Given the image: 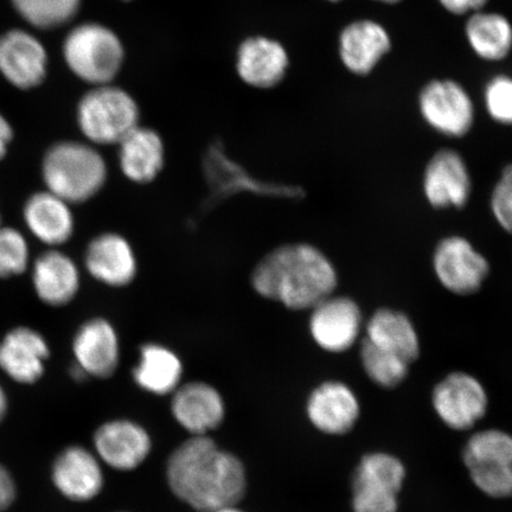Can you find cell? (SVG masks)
<instances>
[{"label": "cell", "mask_w": 512, "mask_h": 512, "mask_svg": "<svg viewBox=\"0 0 512 512\" xmlns=\"http://www.w3.org/2000/svg\"><path fill=\"white\" fill-rule=\"evenodd\" d=\"M364 339L375 347L398 355L409 364L418 361L421 343L418 330L406 313L381 307L364 324Z\"/></svg>", "instance_id": "cell-24"}, {"label": "cell", "mask_w": 512, "mask_h": 512, "mask_svg": "<svg viewBox=\"0 0 512 512\" xmlns=\"http://www.w3.org/2000/svg\"><path fill=\"white\" fill-rule=\"evenodd\" d=\"M364 324L360 306L349 297L332 294L310 310L312 341L330 354H343L354 348L361 339Z\"/></svg>", "instance_id": "cell-11"}, {"label": "cell", "mask_w": 512, "mask_h": 512, "mask_svg": "<svg viewBox=\"0 0 512 512\" xmlns=\"http://www.w3.org/2000/svg\"><path fill=\"white\" fill-rule=\"evenodd\" d=\"M360 358L364 373L377 387L394 389L407 380L412 364L398 355L375 347L362 338Z\"/></svg>", "instance_id": "cell-30"}, {"label": "cell", "mask_w": 512, "mask_h": 512, "mask_svg": "<svg viewBox=\"0 0 512 512\" xmlns=\"http://www.w3.org/2000/svg\"><path fill=\"white\" fill-rule=\"evenodd\" d=\"M50 355L46 339L30 328L11 330L0 341V369L21 384L40 381Z\"/></svg>", "instance_id": "cell-22"}, {"label": "cell", "mask_w": 512, "mask_h": 512, "mask_svg": "<svg viewBox=\"0 0 512 512\" xmlns=\"http://www.w3.org/2000/svg\"><path fill=\"white\" fill-rule=\"evenodd\" d=\"M484 105L489 117L495 123L512 126V78L497 75L484 88Z\"/></svg>", "instance_id": "cell-33"}, {"label": "cell", "mask_w": 512, "mask_h": 512, "mask_svg": "<svg viewBox=\"0 0 512 512\" xmlns=\"http://www.w3.org/2000/svg\"><path fill=\"white\" fill-rule=\"evenodd\" d=\"M305 411L317 431L330 437H342L354 430L360 420L361 403L347 383L329 380L312 389Z\"/></svg>", "instance_id": "cell-13"}, {"label": "cell", "mask_w": 512, "mask_h": 512, "mask_svg": "<svg viewBox=\"0 0 512 512\" xmlns=\"http://www.w3.org/2000/svg\"><path fill=\"white\" fill-rule=\"evenodd\" d=\"M8 409V396H6L4 388L0 386V424H2V421L5 419L6 413H8Z\"/></svg>", "instance_id": "cell-39"}, {"label": "cell", "mask_w": 512, "mask_h": 512, "mask_svg": "<svg viewBox=\"0 0 512 512\" xmlns=\"http://www.w3.org/2000/svg\"><path fill=\"white\" fill-rule=\"evenodd\" d=\"M435 278L448 292L472 296L483 287L490 274V262L464 236L452 235L434 249Z\"/></svg>", "instance_id": "cell-10"}, {"label": "cell", "mask_w": 512, "mask_h": 512, "mask_svg": "<svg viewBox=\"0 0 512 512\" xmlns=\"http://www.w3.org/2000/svg\"><path fill=\"white\" fill-rule=\"evenodd\" d=\"M78 124L92 145H118L140 125L138 102L113 83L94 86L79 102Z\"/></svg>", "instance_id": "cell-5"}, {"label": "cell", "mask_w": 512, "mask_h": 512, "mask_svg": "<svg viewBox=\"0 0 512 512\" xmlns=\"http://www.w3.org/2000/svg\"><path fill=\"white\" fill-rule=\"evenodd\" d=\"M203 174L209 188L207 208L217 206L226 198L241 192L284 198H303L305 195V191L296 185L264 182L253 177L227 156L221 142H215L208 147L203 157Z\"/></svg>", "instance_id": "cell-7"}, {"label": "cell", "mask_w": 512, "mask_h": 512, "mask_svg": "<svg viewBox=\"0 0 512 512\" xmlns=\"http://www.w3.org/2000/svg\"><path fill=\"white\" fill-rule=\"evenodd\" d=\"M11 3L25 22L42 30L72 22L81 6V0H11Z\"/></svg>", "instance_id": "cell-31"}, {"label": "cell", "mask_w": 512, "mask_h": 512, "mask_svg": "<svg viewBox=\"0 0 512 512\" xmlns=\"http://www.w3.org/2000/svg\"><path fill=\"white\" fill-rule=\"evenodd\" d=\"M48 55L34 35L10 30L0 36V73L19 89L40 86L46 79Z\"/></svg>", "instance_id": "cell-20"}, {"label": "cell", "mask_w": 512, "mask_h": 512, "mask_svg": "<svg viewBox=\"0 0 512 512\" xmlns=\"http://www.w3.org/2000/svg\"><path fill=\"white\" fill-rule=\"evenodd\" d=\"M239 78L256 89L280 85L290 68V55L279 41L267 36H251L242 41L236 53Z\"/></svg>", "instance_id": "cell-19"}, {"label": "cell", "mask_w": 512, "mask_h": 512, "mask_svg": "<svg viewBox=\"0 0 512 512\" xmlns=\"http://www.w3.org/2000/svg\"><path fill=\"white\" fill-rule=\"evenodd\" d=\"M93 445L101 463L120 472L137 470L150 457L153 446L146 428L128 419H115L99 426Z\"/></svg>", "instance_id": "cell-12"}, {"label": "cell", "mask_w": 512, "mask_h": 512, "mask_svg": "<svg viewBox=\"0 0 512 512\" xmlns=\"http://www.w3.org/2000/svg\"><path fill=\"white\" fill-rule=\"evenodd\" d=\"M438 3L454 16H470L484 10L489 0H438Z\"/></svg>", "instance_id": "cell-36"}, {"label": "cell", "mask_w": 512, "mask_h": 512, "mask_svg": "<svg viewBox=\"0 0 512 512\" xmlns=\"http://www.w3.org/2000/svg\"><path fill=\"white\" fill-rule=\"evenodd\" d=\"M260 297L292 311H310L335 294L338 274L331 260L310 243L296 242L267 253L251 275Z\"/></svg>", "instance_id": "cell-2"}, {"label": "cell", "mask_w": 512, "mask_h": 512, "mask_svg": "<svg viewBox=\"0 0 512 512\" xmlns=\"http://www.w3.org/2000/svg\"><path fill=\"white\" fill-rule=\"evenodd\" d=\"M422 191L435 209L464 208L470 201L472 178L463 156L452 149L435 152L426 165Z\"/></svg>", "instance_id": "cell-14"}, {"label": "cell", "mask_w": 512, "mask_h": 512, "mask_svg": "<svg viewBox=\"0 0 512 512\" xmlns=\"http://www.w3.org/2000/svg\"><path fill=\"white\" fill-rule=\"evenodd\" d=\"M29 247L24 236L10 227H0V278L15 277L27 270Z\"/></svg>", "instance_id": "cell-32"}, {"label": "cell", "mask_w": 512, "mask_h": 512, "mask_svg": "<svg viewBox=\"0 0 512 512\" xmlns=\"http://www.w3.org/2000/svg\"><path fill=\"white\" fill-rule=\"evenodd\" d=\"M390 49L392 37L374 19H357L345 25L338 37V54L345 69L357 76L374 72Z\"/></svg>", "instance_id": "cell-18"}, {"label": "cell", "mask_w": 512, "mask_h": 512, "mask_svg": "<svg viewBox=\"0 0 512 512\" xmlns=\"http://www.w3.org/2000/svg\"><path fill=\"white\" fill-rule=\"evenodd\" d=\"M465 36L473 53L484 61H503L512 51V23L498 12L482 10L467 17Z\"/></svg>", "instance_id": "cell-28"}, {"label": "cell", "mask_w": 512, "mask_h": 512, "mask_svg": "<svg viewBox=\"0 0 512 512\" xmlns=\"http://www.w3.org/2000/svg\"><path fill=\"white\" fill-rule=\"evenodd\" d=\"M171 396V414L191 437L210 435L219 430L226 419L222 394L207 382L182 383Z\"/></svg>", "instance_id": "cell-16"}, {"label": "cell", "mask_w": 512, "mask_h": 512, "mask_svg": "<svg viewBox=\"0 0 512 512\" xmlns=\"http://www.w3.org/2000/svg\"><path fill=\"white\" fill-rule=\"evenodd\" d=\"M326 2L338 3V2H342V0H326Z\"/></svg>", "instance_id": "cell-43"}, {"label": "cell", "mask_w": 512, "mask_h": 512, "mask_svg": "<svg viewBox=\"0 0 512 512\" xmlns=\"http://www.w3.org/2000/svg\"><path fill=\"white\" fill-rule=\"evenodd\" d=\"M101 460L88 448L73 445L64 450L51 466V480L57 491L75 503L91 502L105 486Z\"/></svg>", "instance_id": "cell-15"}, {"label": "cell", "mask_w": 512, "mask_h": 512, "mask_svg": "<svg viewBox=\"0 0 512 512\" xmlns=\"http://www.w3.org/2000/svg\"><path fill=\"white\" fill-rule=\"evenodd\" d=\"M118 162L121 174L128 181L145 185L155 182L165 165V145L153 128L139 125L121 140Z\"/></svg>", "instance_id": "cell-23"}, {"label": "cell", "mask_w": 512, "mask_h": 512, "mask_svg": "<svg viewBox=\"0 0 512 512\" xmlns=\"http://www.w3.org/2000/svg\"><path fill=\"white\" fill-rule=\"evenodd\" d=\"M374 2L387 4V5H394V4H399L400 2H402V0H374Z\"/></svg>", "instance_id": "cell-42"}, {"label": "cell", "mask_w": 512, "mask_h": 512, "mask_svg": "<svg viewBox=\"0 0 512 512\" xmlns=\"http://www.w3.org/2000/svg\"><path fill=\"white\" fill-rule=\"evenodd\" d=\"M67 66L79 79L93 86L112 83L125 62V47L111 28L100 23L75 27L63 43Z\"/></svg>", "instance_id": "cell-4"}, {"label": "cell", "mask_w": 512, "mask_h": 512, "mask_svg": "<svg viewBox=\"0 0 512 512\" xmlns=\"http://www.w3.org/2000/svg\"><path fill=\"white\" fill-rule=\"evenodd\" d=\"M490 207L499 227L512 234V184L502 175L492 190Z\"/></svg>", "instance_id": "cell-35"}, {"label": "cell", "mask_w": 512, "mask_h": 512, "mask_svg": "<svg viewBox=\"0 0 512 512\" xmlns=\"http://www.w3.org/2000/svg\"><path fill=\"white\" fill-rule=\"evenodd\" d=\"M124 2H130V0H124Z\"/></svg>", "instance_id": "cell-44"}, {"label": "cell", "mask_w": 512, "mask_h": 512, "mask_svg": "<svg viewBox=\"0 0 512 512\" xmlns=\"http://www.w3.org/2000/svg\"><path fill=\"white\" fill-rule=\"evenodd\" d=\"M48 191L69 204L85 203L105 187L108 166L92 144L62 142L51 146L43 159Z\"/></svg>", "instance_id": "cell-3"}, {"label": "cell", "mask_w": 512, "mask_h": 512, "mask_svg": "<svg viewBox=\"0 0 512 512\" xmlns=\"http://www.w3.org/2000/svg\"><path fill=\"white\" fill-rule=\"evenodd\" d=\"M17 488L11 473L0 464V512L8 510L14 504Z\"/></svg>", "instance_id": "cell-37"}, {"label": "cell", "mask_w": 512, "mask_h": 512, "mask_svg": "<svg viewBox=\"0 0 512 512\" xmlns=\"http://www.w3.org/2000/svg\"><path fill=\"white\" fill-rule=\"evenodd\" d=\"M406 477L405 464L394 454L380 451L366 454L352 473V511L399 512Z\"/></svg>", "instance_id": "cell-6"}, {"label": "cell", "mask_w": 512, "mask_h": 512, "mask_svg": "<svg viewBox=\"0 0 512 512\" xmlns=\"http://www.w3.org/2000/svg\"><path fill=\"white\" fill-rule=\"evenodd\" d=\"M503 177L507 178L508 181L512 184V164L505 166L504 170L501 174Z\"/></svg>", "instance_id": "cell-41"}, {"label": "cell", "mask_w": 512, "mask_h": 512, "mask_svg": "<svg viewBox=\"0 0 512 512\" xmlns=\"http://www.w3.org/2000/svg\"><path fill=\"white\" fill-rule=\"evenodd\" d=\"M12 137H14V131H12L9 121L0 114V159L8 152V146L11 143Z\"/></svg>", "instance_id": "cell-38"}, {"label": "cell", "mask_w": 512, "mask_h": 512, "mask_svg": "<svg viewBox=\"0 0 512 512\" xmlns=\"http://www.w3.org/2000/svg\"><path fill=\"white\" fill-rule=\"evenodd\" d=\"M462 458L465 467L483 465L512 469V434L496 428L478 431L467 439Z\"/></svg>", "instance_id": "cell-29"}, {"label": "cell", "mask_w": 512, "mask_h": 512, "mask_svg": "<svg viewBox=\"0 0 512 512\" xmlns=\"http://www.w3.org/2000/svg\"><path fill=\"white\" fill-rule=\"evenodd\" d=\"M431 401L441 422L457 432L472 430L489 409L484 384L465 371H452L435 384Z\"/></svg>", "instance_id": "cell-8"}, {"label": "cell", "mask_w": 512, "mask_h": 512, "mask_svg": "<svg viewBox=\"0 0 512 512\" xmlns=\"http://www.w3.org/2000/svg\"><path fill=\"white\" fill-rule=\"evenodd\" d=\"M120 351L118 331L105 318L87 320L73 339L75 363L95 379H110L117 373Z\"/></svg>", "instance_id": "cell-17"}, {"label": "cell", "mask_w": 512, "mask_h": 512, "mask_svg": "<svg viewBox=\"0 0 512 512\" xmlns=\"http://www.w3.org/2000/svg\"><path fill=\"white\" fill-rule=\"evenodd\" d=\"M32 283L42 302L63 306L72 302L79 292L80 271L68 255L49 251L36 259Z\"/></svg>", "instance_id": "cell-25"}, {"label": "cell", "mask_w": 512, "mask_h": 512, "mask_svg": "<svg viewBox=\"0 0 512 512\" xmlns=\"http://www.w3.org/2000/svg\"><path fill=\"white\" fill-rule=\"evenodd\" d=\"M473 485L483 495L494 499L512 497V469L475 465L466 467Z\"/></svg>", "instance_id": "cell-34"}, {"label": "cell", "mask_w": 512, "mask_h": 512, "mask_svg": "<svg viewBox=\"0 0 512 512\" xmlns=\"http://www.w3.org/2000/svg\"><path fill=\"white\" fill-rule=\"evenodd\" d=\"M184 367L181 357L166 345L144 344L139 350L137 366L132 376L137 386L144 392L166 396L181 386Z\"/></svg>", "instance_id": "cell-26"}, {"label": "cell", "mask_w": 512, "mask_h": 512, "mask_svg": "<svg viewBox=\"0 0 512 512\" xmlns=\"http://www.w3.org/2000/svg\"><path fill=\"white\" fill-rule=\"evenodd\" d=\"M85 266L102 285L121 288L131 285L138 274L136 252L124 235L104 233L89 242Z\"/></svg>", "instance_id": "cell-21"}, {"label": "cell", "mask_w": 512, "mask_h": 512, "mask_svg": "<svg viewBox=\"0 0 512 512\" xmlns=\"http://www.w3.org/2000/svg\"><path fill=\"white\" fill-rule=\"evenodd\" d=\"M211 512H245L241 510L238 505H230V507H224Z\"/></svg>", "instance_id": "cell-40"}, {"label": "cell", "mask_w": 512, "mask_h": 512, "mask_svg": "<svg viewBox=\"0 0 512 512\" xmlns=\"http://www.w3.org/2000/svg\"><path fill=\"white\" fill-rule=\"evenodd\" d=\"M24 221L38 240L60 246L72 238L74 216L70 204L53 192H37L24 207Z\"/></svg>", "instance_id": "cell-27"}, {"label": "cell", "mask_w": 512, "mask_h": 512, "mask_svg": "<svg viewBox=\"0 0 512 512\" xmlns=\"http://www.w3.org/2000/svg\"><path fill=\"white\" fill-rule=\"evenodd\" d=\"M165 477L172 494L198 512L238 505L248 486L245 464L210 435L190 437L177 446Z\"/></svg>", "instance_id": "cell-1"}, {"label": "cell", "mask_w": 512, "mask_h": 512, "mask_svg": "<svg viewBox=\"0 0 512 512\" xmlns=\"http://www.w3.org/2000/svg\"><path fill=\"white\" fill-rule=\"evenodd\" d=\"M418 105L425 123L445 137H465L475 124L476 110L469 92L452 79L426 83L420 91Z\"/></svg>", "instance_id": "cell-9"}]
</instances>
